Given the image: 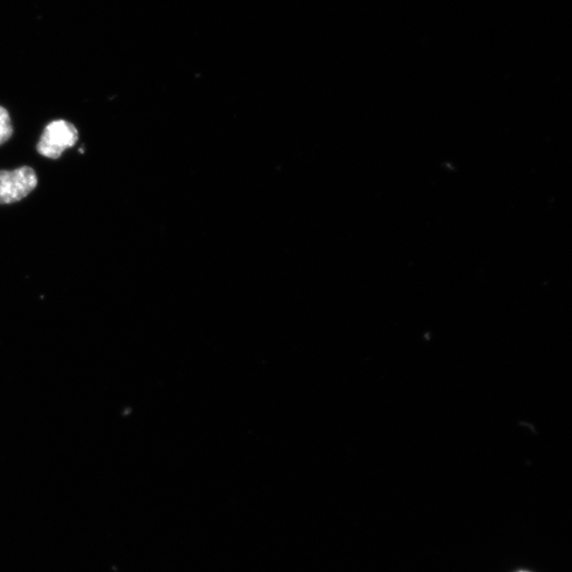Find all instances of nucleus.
I'll return each mask as SVG.
<instances>
[{"instance_id": "20e7f679", "label": "nucleus", "mask_w": 572, "mask_h": 572, "mask_svg": "<svg viewBox=\"0 0 572 572\" xmlns=\"http://www.w3.org/2000/svg\"><path fill=\"white\" fill-rule=\"evenodd\" d=\"M79 152H80L81 154H83V153L85 152L84 147H82V148L79 150Z\"/></svg>"}, {"instance_id": "f257e3e1", "label": "nucleus", "mask_w": 572, "mask_h": 572, "mask_svg": "<svg viewBox=\"0 0 572 572\" xmlns=\"http://www.w3.org/2000/svg\"><path fill=\"white\" fill-rule=\"evenodd\" d=\"M79 132L75 124L66 120H55L46 125L37 150L49 159H59L62 154L76 146Z\"/></svg>"}, {"instance_id": "7ed1b4c3", "label": "nucleus", "mask_w": 572, "mask_h": 572, "mask_svg": "<svg viewBox=\"0 0 572 572\" xmlns=\"http://www.w3.org/2000/svg\"><path fill=\"white\" fill-rule=\"evenodd\" d=\"M13 135L12 120L4 106H0V147L5 145Z\"/></svg>"}, {"instance_id": "39448f33", "label": "nucleus", "mask_w": 572, "mask_h": 572, "mask_svg": "<svg viewBox=\"0 0 572 572\" xmlns=\"http://www.w3.org/2000/svg\"><path fill=\"white\" fill-rule=\"evenodd\" d=\"M517 572H530V571H525V570H522V571H517Z\"/></svg>"}, {"instance_id": "f03ea898", "label": "nucleus", "mask_w": 572, "mask_h": 572, "mask_svg": "<svg viewBox=\"0 0 572 572\" xmlns=\"http://www.w3.org/2000/svg\"><path fill=\"white\" fill-rule=\"evenodd\" d=\"M38 183L37 173L29 166L0 171V205L21 202L37 188Z\"/></svg>"}]
</instances>
